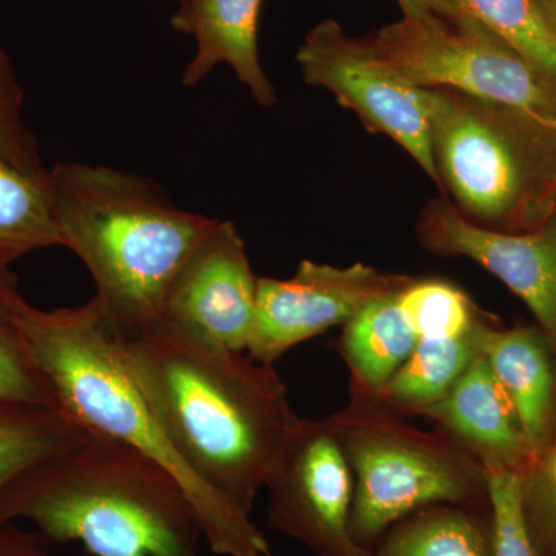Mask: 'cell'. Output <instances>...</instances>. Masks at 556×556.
Segmentation results:
<instances>
[{
	"label": "cell",
	"instance_id": "obj_1",
	"mask_svg": "<svg viewBox=\"0 0 556 556\" xmlns=\"http://www.w3.org/2000/svg\"><path fill=\"white\" fill-rule=\"evenodd\" d=\"M119 342L193 481L218 503L251 514L303 424L274 365L160 324Z\"/></svg>",
	"mask_w": 556,
	"mask_h": 556
},
{
	"label": "cell",
	"instance_id": "obj_5",
	"mask_svg": "<svg viewBox=\"0 0 556 556\" xmlns=\"http://www.w3.org/2000/svg\"><path fill=\"white\" fill-rule=\"evenodd\" d=\"M439 188L484 228L527 232L556 217V124L450 89H422Z\"/></svg>",
	"mask_w": 556,
	"mask_h": 556
},
{
	"label": "cell",
	"instance_id": "obj_16",
	"mask_svg": "<svg viewBox=\"0 0 556 556\" xmlns=\"http://www.w3.org/2000/svg\"><path fill=\"white\" fill-rule=\"evenodd\" d=\"M399 292L372 300L342 325L336 350L350 368V391L375 396L415 350L419 338L399 305Z\"/></svg>",
	"mask_w": 556,
	"mask_h": 556
},
{
	"label": "cell",
	"instance_id": "obj_23",
	"mask_svg": "<svg viewBox=\"0 0 556 556\" xmlns=\"http://www.w3.org/2000/svg\"><path fill=\"white\" fill-rule=\"evenodd\" d=\"M397 300L419 339L460 338L484 317L463 289L437 278H413Z\"/></svg>",
	"mask_w": 556,
	"mask_h": 556
},
{
	"label": "cell",
	"instance_id": "obj_22",
	"mask_svg": "<svg viewBox=\"0 0 556 556\" xmlns=\"http://www.w3.org/2000/svg\"><path fill=\"white\" fill-rule=\"evenodd\" d=\"M556 84V36L535 0H455Z\"/></svg>",
	"mask_w": 556,
	"mask_h": 556
},
{
	"label": "cell",
	"instance_id": "obj_27",
	"mask_svg": "<svg viewBox=\"0 0 556 556\" xmlns=\"http://www.w3.org/2000/svg\"><path fill=\"white\" fill-rule=\"evenodd\" d=\"M0 556H56L51 554L50 543L38 532H24L20 527L0 526Z\"/></svg>",
	"mask_w": 556,
	"mask_h": 556
},
{
	"label": "cell",
	"instance_id": "obj_12",
	"mask_svg": "<svg viewBox=\"0 0 556 556\" xmlns=\"http://www.w3.org/2000/svg\"><path fill=\"white\" fill-rule=\"evenodd\" d=\"M416 237L431 254L473 260L503 281L556 348V217L527 232L489 229L442 195L420 212Z\"/></svg>",
	"mask_w": 556,
	"mask_h": 556
},
{
	"label": "cell",
	"instance_id": "obj_14",
	"mask_svg": "<svg viewBox=\"0 0 556 556\" xmlns=\"http://www.w3.org/2000/svg\"><path fill=\"white\" fill-rule=\"evenodd\" d=\"M170 27L197 42L182 84L197 86L219 64L229 65L263 108L277 102L276 90L260 62L258 21L263 0H178Z\"/></svg>",
	"mask_w": 556,
	"mask_h": 556
},
{
	"label": "cell",
	"instance_id": "obj_8",
	"mask_svg": "<svg viewBox=\"0 0 556 556\" xmlns=\"http://www.w3.org/2000/svg\"><path fill=\"white\" fill-rule=\"evenodd\" d=\"M295 60L309 86L328 90L369 131L397 142L439 186L424 90L367 39L351 38L338 21L327 20L306 35Z\"/></svg>",
	"mask_w": 556,
	"mask_h": 556
},
{
	"label": "cell",
	"instance_id": "obj_2",
	"mask_svg": "<svg viewBox=\"0 0 556 556\" xmlns=\"http://www.w3.org/2000/svg\"><path fill=\"white\" fill-rule=\"evenodd\" d=\"M27 519L49 543L91 556H201L199 514L156 460L93 437L43 460L0 495V526Z\"/></svg>",
	"mask_w": 556,
	"mask_h": 556
},
{
	"label": "cell",
	"instance_id": "obj_6",
	"mask_svg": "<svg viewBox=\"0 0 556 556\" xmlns=\"http://www.w3.org/2000/svg\"><path fill=\"white\" fill-rule=\"evenodd\" d=\"M325 422L354 478L351 535L369 548L399 519L433 504H489L486 473L442 431L428 433L375 399L350 391Z\"/></svg>",
	"mask_w": 556,
	"mask_h": 556
},
{
	"label": "cell",
	"instance_id": "obj_21",
	"mask_svg": "<svg viewBox=\"0 0 556 556\" xmlns=\"http://www.w3.org/2000/svg\"><path fill=\"white\" fill-rule=\"evenodd\" d=\"M17 278L0 269V405L58 408L16 313Z\"/></svg>",
	"mask_w": 556,
	"mask_h": 556
},
{
	"label": "cell",
	"instance_id": "obj_25",
	"mask_svg": "<svg viewBox=\"0 0 556 556\" xmlns=\"http://www.w3.org/2000/svg\"><path fill=\"white\" fill-rule=\"evenodd\" d=\"M22 102L13 65L0 50V160L28 174H46L35 135L25 126Z\"/></svg>",
	"mask_w": 556,
	"mask_h": 556
},
{
	"label": "cell",
	"instance_id": "obj_19",
	"mask_svg": "<svg viewBox=\"0 0 556 556\" xmlns=\"http://www.w3.org/2000/svg\"><path fill=\"white\" fill-rule=\"evenodd\" d=\"M64 247L49 170L28 174L0 160V269L39 249Z\"/></svg>",
	"mask_w": 556,
	"mask_h": 556
},
{
	"label": "cell",
	"instance_id": "obj_20",
	"mask_svg": "<svg viewBox=\"0 0 556 556\" xmlns=\"http://www.w3.org/2000/svg\"><path fill=\"white\" fill-rule=\"evenodd\" d=\"M89 438L61 409L0 405V495L33 467Z\"/></svg>",
	"mask_w": 556,
	"mask_h": 556
},
{
	"label": "cell",
	"instance_id": "obj_28",
	"mask_svg": "<svg viewBox=\"0 0 556 556\" xmlns=\"http://www.w3.org/2000/svg\"><path fill=\"white\" fill-rule=\"evenodd\" d=\"M396 2L404 16H413V14L424 13L430 9L434 0H396Z\"/></svg>",
	"mask_w": 556,
	"mask_h": 556
},
{
	"label": "cell",
	"instance_id": "obj_17",
	"mask_svg": "<svg viewBox=\"0 0 556 556\" xmlns=\"http://www.w3.org/2000/svg\"><path fill=\"white\" fill-rule=\"evenodd\" d=\"M371 556H495L490 503L419 508L394 522L372 546Z\"/></svg>",
	"mask_w": 556,
	"mask_h": 556
},
{
	"label": "cell",
	"instance_id": "obj_26",
	"mask_svg": "<svg viewBox=\"0 0 556 556\" xmlns=\"http://www.w3.org/2000/svg\"><path fill=\"white\" fill-rule=\"evenodd\" d=\"M489 503L495 529V556H538L522 514V475L486 473Z\"/></svg>",
	"mask_w": 556,
	"mask_h": 556
},
{
	"label": "cell",
	"instance_id": "obj_15",
	"mask_svg": "<svg viewBox=\"0 0 556 556\" xmlns=\"http://www.w3.org/2000/svg\"><path fill=\"white\" fill-rule=\"evenodd\" d=\"M478 345L514 402L533 459L556 433V348L540 327L496 328L484 320Z\"/></svg>",
	"mask_w": 556,
	"mask_h": 556
},
{
	"label": "cell",
	"instance_id": "obj_4",
	"mask_svg": "<svg viewBox=\"0 0 556 556\" xmlns=\"http://www.w3.org/2000/svg\"><path fill=\"white\" fill-rule=\"evenodd\" d=\"M16 313L61 412L93 437L129 445L167 468L192 501L214 554L274 556L251 514L206 495L175 455L97 299L78 308L43 311L20 294Z\"/></svg>",
	"mask_w": 556,
	"mask_h": 556
},
{
	"label": "cell",
	"instance_id": "obj_10",
	"mask_svg": "<svg viewBox=\"0 0 556 556\" xmlns=\"http://www.w3.org/2000/svg\"><path fill=\"white\" fill-rule=\"evenodd\" d=\"M413 278L354 263L348 268L303 260L287 280L258 277L254 327L247 348L274 365L291 348L345 325L372 300L402 291Z\"/></svg>",
	"mask_w": 556,
	"mask_h": 556
},
{
	"label": "cell",
	"instance_id": "obj_18",
	"mask_svg": "<svg viewBox=\"0 0 556 556\" xmlns=\"http://www.w3.org/2000/svg\"><path fill=\"white\" fill-rule=\"evenodd\" d=\"M484 318L460 338L417 340L394 378L369 397L404 417L415 416L419 409L441 401L481 354L478 327Z\"/></svg>",
	"mask_w": 556,
	"mask_h": 556
},
{
	"label": "cell",
	"instance_id": "obj_7",
	"mask_svg": "<svg viewBox=\"0 0 556 556\" xmlns=\"http://www.w3.org/2000/svg\"><path fill=\"white\" fill-rule=\"evenodd\" d=\"M365 39L417 89L456 90L556 124L554 80L455 0L402 14Z\"/></svg>",
	"mask_w": 556,
	"mask_h": 556
},
{
	"label": "cell",
	"instance_id": "obj_24",
	"mask_svg": "<svg viewBox=\"0 0 556 556\" xmlns=\"http://www.w3.org/2000/svg\"><path fill=\"white\" fill-rule=\"evenodd\" d=\"M522 514L538 556H556V433L522 473Z\"/></svg>",
	"mask_w": 556,
	"mask_h": 556
},
{
	"label": "cell",
	"instance_id": "obj_3",
	"mask_svg": "<svg viewBox=\"0 0 556 556\" xmlns=\"http://www.w3.org/2000/svg\"><path fill=\"white\" fill-rule=\"evenodd\" d=\"M49 185L64 248L90 270L110 328L123 340L148 331L217 218L175 206L156 182L112 167L58 164Z\"/></svg>",
	"mask_w": 556,
	"mask_h": 556
},
{
	"label": "cell",
	"instance_id": "obj_29",
	"mask_svg": "<svg viewBox=\"0 0 556 556\" xmlns=\"http://www.w3.org/2000/svg\"><path fill=\"white\" fill-rule=\"evenodd\" d=\"M535 2L547 22L548 28L556 36V0H535Z\"/></svg>",
	"mask_w": 556,
	"mask_h": 556
},
{
	"label": "cell",
	"instance_id": "obj_13",
	"mask_svg": "<svg viewBox=\"0 0 556 556\" xmlns=\"http://www.w3.org/2000/svg\"><path fill=\"white\" fill-rule=\"evenodd\" d=\"M415 416L433 422L477 459L485 473L522 475L532 464V450L514 402L482 354L441 401L419 409Z\"/></svg>",
	"mask_w": 556,
	"mask_h": 556
},
{
	"label": "cell",
	"instance_id": "obj_11",
	"mask_svg": "<svg viewBox=\"0 0 556 556\" xmlns=\"http://www.w3.org/2000/svg\"><path fill=\"white\" fill-rule=\"evenodd\" d=\"M257 288L239 229L217 219L172 280L156 324L206 345L247 353Z\"/></svg>",
	"mask_w": 556,
	"mask_h": 556
},
{
	"label": "cell",
	"instance_id": "obj_9",
	"mask_svg": "<svg viewBox=\"0 0 556 556\" xmlns=\"http://www.w3.org/2000/svg\"><path fill=\"white\" fill-rule=\"evenodd\" d=\"M266 490L277 532L317 556H371L351 535L353 471L325 419H303Z\"/></svg>",
	"mask_w": 556,
	"mask_h": 556
}]
</instances>
